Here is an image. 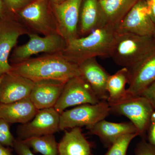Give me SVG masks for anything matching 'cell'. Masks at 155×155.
I'll return each instance as SVG.
<instances>
[{"instance_id":"20","label":"cell","mask_w":155,"mask_h":155,"mask_svg":"<svg viewBox=\"0 0 155 155\" xmlns=\"http://www.w3.org/2000/svg\"><path fill=\"white\" fill-rule=\"evenodd\" d=\"M91 148L80 127L66 131L58 143L59 155H91Z\"/></svg>"},{"instance_id":"14","label":"cell","mask_w":155,"mask_h":155,"mask_svg":"<svg viewBox=\"0 0 155 155\" xmlns=\"http://www.w3.org/2000/svg\"><path fill=\"white\" fill-rule=\"evenodd\" d=\"M2 76L0 103H13L29 97L34 81L12 71Z\"/></svg>"},{"instance_id":"21","label":"cell","mask_w":155,"mask_h":155,"mask_svg":"<svg viewBox=\"0 0 155 155\" xmlns=\"http://www.w3.org/2000/svg\"><path fill=\"white\" fill-rule=\"evenodd\" d=\"M139 0H102L100 6L106 24L116 26Z\"/></svg>"},{"instance_id":"35","label":"cell","mask_w":155,"mask_h":155,"mask_svg":"<svg viewBox=\"0 0 155 155\" xmlns=\"http://www.w3.org/2000/svg\"><path fill=\"white\" fill-rule=\"evenodd\" d=\"M2 76H0V85H1V81H2Z\"/></svg>"},{"instance_id":"22","label":"cell","mask_w":155,"mask_h":155,"mask_svg":"<svg viewBox=\"0 0 155 155\" xmlns=\"http://www.w3.org/2000/svg\"><path fill=\"white\" fill-rule=\"evenodd\" d=\"M129 71L122 67L116 73L110 75L107 82L108 94L107 101L109 105L113 104L124 99L127 96L126 85L129 81Z\"/></svg>"},{"instance_id":"8","label":"cell","mask_w":155,"mask_h":155,"mask_svg":"<svg viewBox=\"0 0 155 155\" xmlns=\"http://www.w3.org/2000/svg\"><path fill=\"white\" fill-rule=\"evenodd\" d=\"M30 32L16 14L11 13L0 20V76L11 72L12 69L9 58L19 37Z\"/></svg>"},{"instance_id":"25","label":"cell","mask_w":155,"mask_h":155,"mask_svg":"<svg viewBox=\"0 0 155 155\" xmlns=\"http://www.w3.org/2000/svg\"><path fill=\"white\" fill-rule=\"evenodd\" d=\"M8 122L0 118V143L12 147L15 138L12 134Z\"/></svg>"},{"instance_id":"7","label":"cell","mask_w":155,"mask_h":155,"mask_svg":"<svg viewBox=\"0 0 155 155\" xmlns=\"http://www.w3.org/2000/svg\"><path fill=\"white\" fill-rule=\"evenodd\" d=\"M28 35V41L25 44L16 47L11 54L10 61L12 64L22 62L40 53H61L67 45L66 40L58 33L41 37L31 32Z\"/></svg>"},{"instance_id":"13","label":"cell","mask_w":155,"mask_h":155,"mask_svg":"<svg viewBox=\"0 0 155 155\" xmlns=\"http://www.w3.org/2000/svg\"><path fill=\"white\" fill-rule=\"evenodd\" d=\"M129 71L127 95L138 96L155 81V50Z\"/></svg>"},{"instance_id":"27","label":"cell","mask_w":155,"mask_h":155,"mask_svg":"<svg viewBox=\"0 0 155 155\" xmlns=\"http://www.w3.org/2000/svg\"><path fill=\"white\" fill-rule=\"evenodd\" d=\"M134 153L135 155H155V147L148 142L142 140L137 144Z\"/></svg>"},{"instance_id":"33","label":"cell","mask_w":155,"mask_h":155,"mask_svg":"<svg viewBox=\"0 0 155 155\" xmlns=\"http://www.w3.org/2000/svg\"><path fill=\"white\" fill-rule=\"evenodd\" d=\"M0 155H13L10 147L5 146L0 143Z\"/></svg>"},{"instance_id":"34","label":"cell","mask_w":155,"mask_h":155,"mask_svg":"<svg viewBox=\"0 0 155 155\" xmlns=\"http://www.w3.org/2000/svg\"><path fill=\"white\" fill-rule=\"evenodd\" d=\"M66 0H50V2L52 4H60Z\"/></svg>"},{"instance_id":"2","label":"cell","mask_w":155,"mask_h":155,"mask_svg":"<svg viewBox=\"0 0 155 155\" xmlns=\"http://www.w3.org/2000/svg\"><path fill=\"white\" fill-rule=\"evenodd\" d=\"M116 35L115 26L107 24L85 36L67 42L61 54L77 65L91 58H110Z\"/></svg>"},{"instance_id":"19","label":"cell","mask_w":155,"mask_h":155,"mask_svg":"<svg viewBox=\"0 0 155 155\" xmlns=\"http://www.w3.org/2000/svg\"><path fill=\"white\" fill-rule=\"evenodd\" d=\"M106 25L99 0H83L80 9L78 36H85Z\"/></svg>"},{"instance_id":"16","label":"cell","mask_w":155,"mask_h":155,"mask_svg":"<svg viewBox=\"0 0 155 155\" xmlns=\"http://www.w3.org/2000/svg\"><path fill=\"white\" fill-rule=\"evenodd\" d=\"M29 98L38 110L54 107L67 82L54 80L34 82Z\"/></svg>"},{"instance_id":"5","label":"cell","mask_w":155,"mask_h":155,"mask_svg":"<svg viewBox=\"0 0 155 155\" xmlns=\"http://www.w3.org/2000/svg\"><path fill=\"white\" fill-rule=\"evenodd\" d=\"M110 114L125 116L136 127L139 136L147 132L155 108L149 100L143 96H129L118 102L109 105Z\"/></svg>"},{"instance_id":"11","label":"cell","mask_w":155,"mask_h":155,"mask_svg":"<svg viewBox=\"0 0 155 155\" xmlns=\"http://www.w3.org/2000/svg\"><path fill=\"white\" fill-rule=\"evenodd\" d=\"M117 33L155 37V24L145 0H139L115 26Z\"/></svg>"},{"instance_id":"24","label":"cell","mask_w":155,"mask_h":155,"mask_svg":"<svg viewBox=\"0 0 155 155\" xmlns=\"http://www.w3.org/2000/svg\"><path fill=\"white\" fill-rule=\"evenodd\" d=\"M138 136V134H130L122 136L109 147L104 155H127L129 144L134 139Z\"/></svg>"},{"instance_id":"31","label":"cell","mask_w":155,"mask_h":155,"mask_svg":"<svg viewBox=\"0 0 155 155\" xmlns=\"http://www.w3.org/2000/svg\"><path fill=\"white\" fill-rule=\"evenodd\" d=\"M151 18L155 24V0H145Z\"/></svg>"},{"instance_id":"36","label":"cell","mask_w":155,"mask_h":155,"mask_svg":"<svg viewBox=\"0 0 155 155\" xmlns=\"http://www.w3.org/2000/svg\"><path fill=\"white\" fill-rule=\"evenodd\" d=\"M99 1H102V0H99Z\"/></svg>"},{"instance_id":"3","label":"cell","mask_w":155,"mask_h":155,"mask_svg":"<svg viewBox=\"0 0 155 155\" xmlns=\"http://www.w3.org/2000/svg\"><path fill=\"white\" fill-rule=\"evenodd\" d=\"M155 50V37L117 33L110 58L118 66L129 69Z\"/></svg>"},{"instance_id":"17","label":"cell","mask_w":155,"mask_h":155,"mask_svg":"<svg viewBox=\"0 0 155 155\" xmlns=\"http://www.w3.org/2000/svg\"><path fill=\"white\" fill-rule=\"evenodd\" d=\"M87 128L90 134L98 137L108 147L122 136L130 134H138L139 136L136 127L130 122L116 123L104 119Z\"/></svg>"},{"instance_id":"1","label":"cell","mask_w":155,"mask_h":155,"mask_svg":"<svg viewBox=\"0 0 155 155\" xmlns=\"http://www.w3.org/2000/svg\"><path fill=\"white\" fill-rule=\"evenodd\" d=\"M11 71L34 82L54 80L67 82L81 76L78 66L65 58L61 53L45 54L12 64Z\"/></svg>"},{"instance_id":"4","label":"cell","mask_w":155,"mask_h":155,"mask_svg":"<svg viewBox=\"0 0 155 155\" xmlns=\"http://www.w3.org/2000/svg\"><path fill=\"white\" fill-rule=\"evenodd\" d=\"M16 15L31 32L44 36L59 34L50 0H33Z\"/></svg>"},{"instance_id":"10","label":"cell","mask_w":155,"mask_h":155,"mask_svg":"<svg viewBox=\"0 0 155 155\" xmlns=\"http://www.w3.org/2000/svg\"><path fill=\"white\" fill-rule=\"evenodd\" d=\"M60 114L54 107L38 110L32 120L20 124L16 129L17 138L21 140L54 134L60 130Z\"/></svg>"},{"instance_id":"6","label":"cell","mask_w":155,"mask_h":155,"mask_svg":"<svg viewBox=\"0 0 155 155\" xmlns=\"http://www.w3.org/2000/svg\"><path fill=\"white\" fill-rule=\"evenodd\" d=\"M110 114V105L106 101L94 104L80 105L60 114L59 128L64 130L82 126L90 127L105 119Z\"/></svg>"},{"instance_id":"12","label":"cell","mask_w":155,"mask_h":155,"mask_svg":"<svg viewBox=\"0 0 155 155\" xmlns=\"http://www.w3.org/2000/svg\"><path fill=\"white\" fill-rule=\"evenodd\" d=\"M83 0H66L51 4L59 34L68 42L78 38L81 7Z\"/></svg>"},{"instance_id":"32","label":"cell","mask_w":155,"mask_h":155,"mask_svg":"<svg viewBox=\"0 0 155 155\" xmlns=\"http://www.w3.org/2000/svg\"><path fill=\"white\" fill-rule=\"evenodd\" d=\"M6 8L4 0H0V20L11 14Z\"/></svg>"},{"instance_id":"18","label":"cell","mask_w":155,"mask_h":155,"mask_svg":"<svg viewBox=\"0 0 155 155\" xmlns=\"http://www.w3.org/2000/svg\"><path fill=\"white\" fill-rule=\"evenodd\" d=\"M38 111L29 97L9 104L0 103V118L10 124H25L33 119Z\"/></svg>"},{"instance_id":"9","label":"cell","mask_w":155,"mask_h":155,"mask_svg":"<svg viewBox=\"0 0 155 155\" xmlns=\"http://www.w3.org/2000/svg\"><path fill=\"white\" fill-rule=\"evenodd\" d=\"M101 101L89 84L82 76H79L66 82L54 108L61 114L70 107L84 104H94Z\"/></svg>"},{"instance_id":"29","label":"cell","mask_w":155,"mask_h":155,"mask_svg":"<svg viewBox=\"0 0 155 155\" xmlns=\"http://www.w3.org/2000/svg\"><path fill=\"white\" fill-rule=\"evenodd\" d=\"M147 131L148 142L155 147V110L151 117Z\"/></svg>"},{"instance_id":"26","label":"cell","mask_w":155,"mask_h":155,"mask_svg":"<svg viewBox=\"0 0 155 155\" xmlns=\"http://www.w3.org/2000/svg\"><path fill=\"white\" fill-rule=\"evenodd\" d=\"M33 1V0H4L8 11L12 14H15Z\"/></svg>"},{"instance_id":"30","label":"cell","mask_w":155,"mask_h":155,"mask_svg":"<svg viewBox=\"0 0 155 155\" xmlns=\"http://www.w3.org/2000/svg\"><path fill=\"white\" fill-rule=\"evenodd\" d=\"M141 95L149 100L155 108V81L142 93Z\"/></svg>"},{"instance_id":"23","label":"cell","mask_w":155,"mask_h":155,"mask_svg":"<svg viewBox=\"0 0 155 155\" xmlns=\"http://www.w3.org/2000/svg\"><path fill=\"white\" fill-rule=\"evenodd\" d=\"M33 152L43 155H59L58 143L54 134L31 137L22 140Z\"/></svg>"},{"instance_id":"15","label":"cell","mask_w":155,"mask_h":155,"mask_svg":"<svg viewBox=\"0 0 155 155\" xmlns=\"http://www.w3.org/2000/svg\"><path fill=\"white\" fill-rule=\"evenodd\" d=\"M78 65L81 76L89 84L98 98L107 101V82L110 75L98 63L96 58L87 59Z\"/></svg>"},{"instance_id":"28","label":"cell","mask_w":155,"mask_h":155,"mask_svg":"<svg viewBox=\"0 0 155 155\" xmlns=\"http://www.w3.org/2000/svg\"><path fill=\"white\" fill-rule=\"evenodd\" d=\"M12 148L18 155H35L27 145L17 138L15 139Z\"/></svg>"}]
</instances>
